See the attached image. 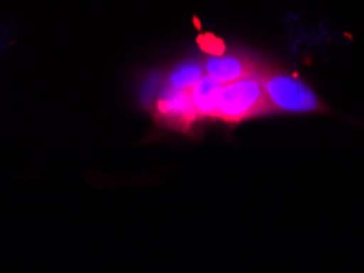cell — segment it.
Instances as JSON below:
<instances>
[{
    "mask_svg": "<svg viewBox=\"0 0 364 273\" xmlns=\"http://www.w3.org/2000/svg\"><path fill=\"white\" fill-rule=\"evenodd\" d=\"M269 111L272 110L261 82V71L222 85L215 113L218 120L240 123L246 118L269 113Z\"/></svg>",
    "mask_w": 364,
    "mask_h": 273,
    "instance_id": "6da1fadb",
    "label": "cell"
},
{
    "mask_svg": "<svg viewBox=\"0 0 364 273\" xmlns=\"http://www.w3.org/2000/svg\"><path fill=\"white\" fill-rule=\"evenodd\" d=\"M271 110L277 113H312L323 110L317 94L302 79L282 71H261Z\"/></svg>",
    "mask_w": 364,
    "mask_h": 273,
    "instance_id": "7a4b0ae2",
    "label": "cell"
},
{
    "mask_svg": "<svg viewBox=\"0 0 364 273\" xmlns=\"http://www.w3.org/2000/svg\"><path fill=\"white\" fill-rule=\"evenodd\" d=\"M154 108H156V116L169 126L186 128L191 126L199 115L192 105L189 92L187 90L173 89L169 85L159 92L154 100Z\"/></svg>",
    "mask_w": 364,
    "mask_h": 273,
    "instance_id": "3957f363",
    "label": "cell"
},
{
    "mask_svg": "<svg viewBox=\"0 0 364 273\" xmlns=\"http://www.w3.org/2000/svg\"><path fill=\"white\" fill-rule=\"evenodd\" d=\"M205 74L222 85L235 82V80L248 77L258 72L259 69L250 59L235 52H223V55H210L203 59Z\"/></svg>",
    "mask_w": 364,
    "mask_h": 273,
    "instance_id": "277c9868",
    "label": "cell"
},
{
    "mask_svg": "<svg viewBox=\"0 0 364 273\" xmlns=\"http://www.w3.org/2000/svg\"><path fill=\"white\" fill-rule=\"evenodd\" d=\"M222 84L208 77L207 74L197 80L192 87L187 90L192 105L197 111V115L200 116H210L215 118L217 113V105H218V95H220Z\"/></svg>",
    "mask_w": 364,
    "mask_h": 273,
    "instance_id": "5b68a950",
    "label": "cell"
},
{
    "mask_svg": "<svg viewBox=\"0 0 364 273\" xmlns=\"http://www.w3.org/2000/svg\"><path fill=\"white\" fill-rule=\"evenodd\" d=\"M203 74H205L203 61H199V59H189V61H182L174 69H171L166 80H168L169 87L189 90Z\"/></svg>",
    "mask_w": 364,
    "mask_h": 273,
    "instance_id": "8992f818",
    "label": "cell"
}]
</instances>
